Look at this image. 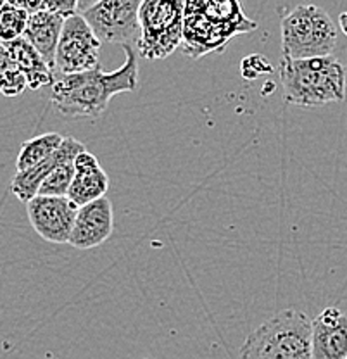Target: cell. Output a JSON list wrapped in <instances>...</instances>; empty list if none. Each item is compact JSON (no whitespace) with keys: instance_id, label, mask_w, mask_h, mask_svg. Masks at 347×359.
<instances>
[{"instance_id":"1","label":"cell","mask_w":347,"mask_h":359,"mask_svg":"<svg viewBox=\"0 0 347 359\" xmlns=\"http://www.w3.org/2000/svg\"><path fill=\"white\" fill-rule=\"evenodd\" d=\"M126 61L113 73L100 65L81 73L57 74L52 85V106L64 118H97L118 93L139 88V52L133 45H123Z\"/></svg>"},{"instance_id":"2","label":"cell","mask_w":347,"mask_h":359,"mask_svg":"<svg viewBox=\"0 0 347 359\" xmlns=\"http://www.w3.org/2000/svg\"><path fill=\"white\" fill-rule=\"evenodd\" d=\"M257 22L244 14L240 0H186L184 42L189 57L223 52L233 36L254 32Z\"/></svg>"},{"instance_id":"3","label":"cell","mask_w":347,"mask_h":359,"mask_svg":"<svg viewBox=\"0 0 347 359\" xmlns=\"http://www.w3.org/2000/svg\"><path fill=\"white\" fill-rule=\"evenodd\" d=\"M278 69L285 102L292 106L318 107L341 102L346 97V67L334 55L283 57Z\"/></svg>"},{"instance_id":"4","label":"cell","mask_w":347,"mask_h":359,"mask_svg":"<svg viewBox=\"0 0 347 359\" xmlns=\"http://www.w3.org/2000/svg\"><path fill=\"white\" fill-rule=\"evenodd\" d=\"M238 359H313V321L297 309H283L245 339Z\"/></svg>"},{"instance_id":"5","label":"cell","mask_w":347,"mask_h":359,"mask_svg":"<svg viewBox=\"0 0 347 359\" xmlns=\"http://www.w3.org/2000/svg\"><path fill=\"white\" fill-rule=\"evenodd\" d=\"M335 47H337V28L322 7L302 4L283 16V57H325L334 54Z\"/></svg>"},{"instance_id":"6","label":"cell","mask_w":347,"mask_h":359,"mask_svg":"<svg viewBox=\"0 0 347 359\" xmlns=\"http://www.w3.org/2000/svg\"><path fill=\"white\" fill-rule=\"evenodd\" d=\"M186 0H144L137 52L147 61L166 59L184 42Z\"/></svg>"},{"instance_id":"7","label":"cell","mask_w":347,"mask_h":359,"mask_svg":"<svg viewBox=\"0 0 347 359\" xmlns=\"http://www.w3.org/2000/svg\"><path fill=\"white\" fill-rule=\"evenodd\" d=\"M142 4L144 0H100L81 14L104 43L137 45Z\"/></svg>"},{"instance_id":"8","label":"cell","mask_w":347,"mask_h":359,"mask_svg":"<svg viewBox=\"0 0 347 359\" xmlns=\"http://www.w3.org/2000/svg\"><path fill=\"white\" fill-rule=\"evenodd\" d=\"M102 43L83 14L76 13L66 18L55 52V76L81 73L95 67L99 65Z\"/></svg>"},{"instance_id":"9","label":"cell","mask_w":347,"mask_h":359,"mask_svg":"<svg viewBox=\"0 0 347 359\" xmlns=\"http://www.w3.org/2000/svg\"><path fill=\"white\" fill-rule=\"evenodd\" d=\"M32 226L43 241L52 244H69L76 222L78 205L68 196H39L26 202Z\"/></svg>"},{"instance_id":"10","label":"cell","mask_w":347,"mask_h":359,"mask_svg":"<svg viewBox=\"0 0 347 359\" xmlns=\"http://www.w3.org/2000/svg\"><path fill=\"white\" fill-rule=\"evenodd\" d=\"M113 204L104 196L78 208L69 245L80 250L93 249V247L102 245L113 235Z\"/></svg>"},{"instance_id":"11","label":"cell","mask_w":347,"mask_h":359,"mask_svg":"<svg viewBox=\"0 0 347 359\" xmlns=\"http://www.w3.org/2000/svg\"><path fill=\"white\" fill-rule=\"evenodd\" d=\"M313 359H347V314L335 306L313 320Z\"/></svg>"},{"instance_id":"12","label":"cell","mask_w":347,"mask_h":359,"mask_svg":"<svg viewBox=\"0 0 347 359\" xmlns=\"http://www.w3.org/2000/svg\"><path fill=\"white\" fill-rule=\"evenodd\" d=\"M81 151H85V145L80 140H76L74 137H64L61 147L50 157H47L43 163L36 164V166L29 168L26 171H16V175L13 177V183H11V190H13V194L18 199L23 201L26 204L33 197L39 196V190L42 187L43 180L48 177V173L57 164H61L62 161L76 159V156Z\"/></svg>"},{"instance_id":"13","label":"cell","mask_w":347,"mask_h":359,"mask_svg":"<svg viewBox=\"0 0 347 359\" xmlns=\"http://www.w3.org/2000/svg\"><path fill=\"white\" fill-rule=\"evenodd\" d=\"M74 166H76V175L69 187L68 197L78 208L106 196L109 189V177L100 168L99 159L92 152H88L87 149L81 151L74 159Z\"/></svg>"},{"instance_id":"14","label":"cell","mask_w":347,"mask_h":359,"mask_svg":"<svg viewBox=\"0 0 347 359\" xmlns=\"http://www.w3.org/2000/svg\"><path fill=\"white\" fill-rule=\"evenodd\" d=\"M66 18L50 11L40 9L32 13L28 26H26L25 39L32 42L33 47L42 54L47 65L55 71V52H57L59 40H61L62 28Z\"/></svg>"},{"instance_id":"15","label":"cell","mask_w":347,"mask_h":359,"mask_svg":"<svg viewBox=\"0 0 347 359\" xmlns=\"http://www.w3.org/2000/svg\"><path fill=\"white\" fill-rule=\"evenodd\" d=\"M2 47L9 52L11 59L20 66L28 78V88L39 90L47 85H54L55 71L47 65L39 50L33 47L32 42L25 36L13 40V42H2Z\"/></svg>"},{"instance_id":"16","label":"cell","mask_w":347,"mask_h":359,"mask_svg":"<svg viewBox=\"0 0 347 359\" xmlns=\"http://www.w3.org/2000/svg\"><path fill=\"white\" fill-rule=\"evenodd\" d=\"M64 137L59 133H43L33 137L21 145V151L16 159V171H26L36 164L43 163L61 147Z\"/></svg>"},{"instance_id":"17","label":"cell","mask_w":347,"mask_h":359,"mask_svg":"<svg viewBox=\"0 0 347 359\" xmlns=\"http://www.w3.org/2000/svg\"><path fill=\"white\" fill-rule=\"evenodd\" d=\"M32 13L11 2H4L0 11V39L2 42H13L25 35Z\"/></svg>"},{"instance_id":"18","label":"cell","mask_w":347,"mask_h":359,"mask_svg":"<svg viewBox=\"0 0 347 359\" xmlns=\"http://www.w3.org/2000/svg\"><path fill=\"white\" fill-rule=\"evenodd\" d=\"M0 88L6 97H20L28 88V78L4 47L0 48Z\"/></svg>"},{"instance_id":"19","label":"cell","mask_w":347,"mask_h":359,"mask_svg":"<svg viewBox=\"0 0 347 359\" xmlns=\"http://www.w3.org/2000/svg\"><path fill=\"white\" fill-rule=\"evenodd\" d=\"M74 175H76L74 159L62 161V163L57 164V166L48 173V177L43 180L39 194H42V196H68L69 187L74 180Z\"/></svg>"},{"instance_id":"20","label":"cell","mask_w":347,"mask_h":359,"mask_svg":"<svg viewBox=\"0 0 347 359\" xmlns=\"http://www.w3.org/2000/svg\"><path fill=\"white\" fill-rule=\"evenodd\" d=\"M271 71H273V67L259 54L249 55L242 61V76L247 78V80H252V78L261 76L264 73H271Z\"/></svg>"},{"instance_id":"21","label":"cell","mask_w":347,"mask_h":359,"mask_svg":"<svg viewBox=\"0 0 347 359\" xmlns=\"http://www.w3.org/2000/svg\"><path fill=\"white\" fill-rule=\"evenodd\" d=\"M42 9L69 18L80 13V0H42Z\"/></svg>"},{"instance_id":"22","label":"cell","mask_w":347,"mask_h":359,"mask_svg":"<svg viewBox=\"0 0 347 359\" xmlns=\"http://www.w3.org/2000/svg\"><path fill=\"white\" fill-rule=\"evenodd\" d=\"M6 2L14 4L18 7H23V9L29 11V13H35V11L42 9V0H6Z\"/></svg>"},{"instance_id":"23","label":"cell","mask_w":347,"mask_h":359,"mask_svg":"<svg viewBox=\"0 0 347 359\" xmlns=\"http://www.w3.org/2000/svg\"><path fill=\"white\" fill-rule=\"evenodd\" d=\"M97 2H100V0H80V13H85L92 6H95Z\"/></svg>"},{"instance_id":"24","label":"cell","mask_w":347,"mask_h":359,"mask_svg":"<svg viewBox=\"0 0 347 359\" xmlns=\"http://www.w3.org/2000/svg\"><path fill=\"white\" fill-rule=\"evenodd\" d=\"M339 26H341L342 33L347 36V11H344V13L339 16Z\"/></svg>"}]
</instances>
